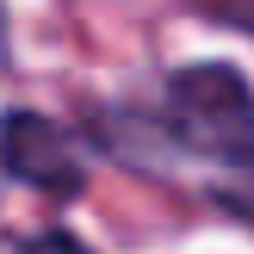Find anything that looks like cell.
Segmentation results:
<instances>
[{
	"label": "cell",
	"mask_w": 254,
	"mask_h": 254,
	"mask_svg": "<svg viewBox=\"0 0 254 254\" xmlns=\"http://www.w3.org/2000/svg\"><path fill=\"white\" fill-rule=\"evenodd\" d=\"M19 254H87L74 236H44V242H31V248H19Z\"/></svg>",
	"instance_id": "3"
},
{
	"label": "cell",
	"mask_w": 254,
	"mask_h": 254,
	"mask_svg": "<svg viewBox=\"0 0 254 254\" xmlns=\"http://www.w3.org/2000/svg\"><path fill=\"white\" fill-rule=\"evenodd\" d=\"M0 161H6L12 180L37 186V192H50V198H74L87 186L74 136L62 130L56 118H44V112H6V118H0Z\"/></svg>",
	"instance_id": "2"
},
{
	"label": "cell",
	"mask_w": 254,
	"mask_h": 254,
	"mask_svg": "<svg viewBox=\"0 0 254 254\" xmlns=\"http://www.w3.org/2000/svg\"><path fill=\"white\" fill-rule=\"evenodd\" d=\"M12 62V25H6V0H0V68Z\"/></svg>",
	"instance_id": "5"
},
{
	"label": "cell",
	"mask_w": 254,
	"mask_h": 254,
	"mask_svg": "<svg viewBox=\"0 0 254 254\" xmlns=\"http://www.w3.org/2000/svg\"><path fill=\"white\" fill-rule=\"evenodd\" d=\"M217 12H223V19H230V25H242V31L254 37V0H223Z\"/></svg>",
	"instance_id": "4"
},
{
	"label": "cell",
	"mask_w": 254,
	"mask_h": 254,
	"mask_svg": "<svg viewBox=\"0 0 254 254\" xmlns=\"http://www.w3.org/2000/svg\"><path fill=\"white\" fill-rule=\"evenodd\" d=\"M161 136L180 155L205 161L230 180V198L254 211V87L230 62H192L168 81L161 99Z\"/></svg>",
	"instance_id": "1"
}]
</instances>
